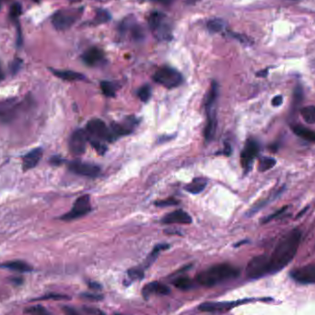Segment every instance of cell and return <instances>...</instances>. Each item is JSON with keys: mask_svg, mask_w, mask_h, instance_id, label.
<instances>
[{"mask_svg": "<svg viewBox=\"0 0 315 315\" xmlns=\"http://www.w3.org/2000/svg\"><path fill=\"white\" fill-rule=\"evenodd\" d=\"M162 221L164 224H174V223L190 224L192 222V217L187 212L184 211L182 209H178L164 216Z\"/></svg>", "mask_w": 315, "mask_h": 315, "instance_id": "9a60e30c", "label": "cell"}, {"mask_svg": "<svg viewBox=\"0 0 315 315\" xmlns=\"http://www.w3.org/2000/svg\"><path fill=\"white\" fill-rule=\"evenodd\" d=\"M174 285L177 288L182 289V290H187L189 288H192V280H191L189 277H182L177 278L176 280H174Z\"/></svg>", "mask_w": 315, "mask_h": 315, "instance_id": "83f0119b", "label": "cell"}, {"mask_svg": "<svg viewBox=\"0 0 315 315\" xmlns=\"http://www.w3.org/2000/svg\"><path fill=\"white\" fill-rule=\"evenodd\" d=\"M283 103V97L282 96H280V95H278V96H276V97H274V99L272 100V105L273 106H275V107H277V106H280Z\"/></svg>", "mask_w": 315, "mask_h": 315, "instance_id": "f35d334b", "label": "cell"}, {"mask_svg": "<svg viewBox=\"0 0 315 315\" xmlns=\"http://www.w3.org/2000/svg\"><path fill=\"white\" fill-rule=\"evenodd\" d=\"M179 201L174 199V198H168V199H165V200H162V201L157 202L155 203V205L158 207H169V206H175V205H178Z\"/></svg>", "mask_w": 315, "mask_h": 315, "instance_id": "e575fe53", "label": "cell"}, {"mask_svg": "<svg viewBox=\"0 0 315 315\" xmlns=\"http://www.w3.org/2000/svg\"><path fill=\"white\" fill-rule=\"evenodd\" d=\"M101 89L106 97H114L116 93V85L110 82H101Z\"/></svg>", "mask_w": 315, "mask_h": 315, "instance_id": "484cf974", "label": "cell"}, {"mask_svg": "<svg viewBox=\"0 0 315 315\" xmlns=\"http://www.w3.org/2000/svg\"><path fill=\"white\" fill-rule=\"evenodd\" d=\"M224 26H225V23L222 20H219V19L210 20L207 22V28L211 33H219L224 29Z\"/></svg>", "mask_w": 315, "mask_h": 315, "instance_id": "f1b7e54d", "label": "cell"}, {"mask_svg": "<svg viewBox=\"0 0 315 315\" xmlns=\"http://www.w3.org/2000/svg\"><path fill=\"white\" fill-rule=\"evenodd\" d=\"M286 208L287 207H284L281 208V209H279L278 211L276 212L275 214H273V215H270V216H268V217H266V219H264V223L268 222V221H270L271 219H274L275 217H277V216H279V215H281L283 212L286 210Z\"/></svg>", "mask_w": 315, "mask_h": 315, "instance_id": "74e56055", "label": "cell"}, {"mask_svg": "<svg viewBox=\"0 0 315 315\" xmlns=\"http://www.w3.org/2000/svg\"><path fill=\"white\" fill-rule=\"evenodd\" d=\"M68 169L74 174L87 176V177H96L101 173V169L98 166L91 163H82V162H72L68 164Z\"/></svg>", "mask_w": 315, "mask_h": 315, "instance_id": "5bb4252c", "label": "cell"}, {"mask_svg": "<svg viewBox=\"0 0 315 315\" xmlns=\"http://www.w3.org/2000/svg\"><path fill=\"white\" fill-rule=\"evenodd\" d=\"M270 273L269 257L262 255L256 256L251 260L246 267V275L249 278H259Z\"/></svg>", "mask_w": 315, "mask_h": 315, "instance_id": "ba28073f", "label": "cell"}, {"mask_svg": "<svg viewBox=\"0 0 315 315\" xmlns=\"http://www.w3.org/2000/svg\"><path fill=\"white\" fill-rule=\"evenodd\" d=\"M276 160L273 159L271 157H264L262 158L259 162V166H258V170L260 172H266L268 170L273 168L275 165H276Z\"/></svg>", "mask_w": 315, "mask_h": 315, "instance_id": "4316f807", "label": "cell"}, {"mask_svg": "<svg viewBox=\"0 0 315 315\" xmlns=\"http://www.w3.org/2000/svg\"><path fill=\"white\" fill-rule=\"evenodd\" d=\"M291 1H296V0H291Z\"/></svg>", "mask_w": 315, "mask_h": 315, "instance_id": "c3c4849f", "label": "cell"}, {"mask_svg": "<svg viewBox=\"0 0 315 315\" xmlns=\"http://www.w3.org/2000/svg\"><path fill=\"white\" fill-rule=\"evenodd\" d=\"M152 1H156V2L162 3V4H164V5H170V4L173 3L174 0H152Z\"/></svg>", "mask_w": 315, "mask_h": 315, "instance_id": "b9f144b4", "label": "cell"}, {"mask_svg": "<svg viewBox=\"0 0 315 315\" xmlns=\"http://www.w3.org/2000/svg\"><path fill=\"white\" fill-rule=\"evenodd\" d=\"M83 8L66 9L55 12L52 18V23L56 30L65 31L72 27L82 17Z\"/></svg>", "mask_w": 315, "mask_h": 315, "instance_id": "5b68a950", "label": "cell"}, {"mask_svg": "<svg viewBox=\"0 0 315 315\" xmlns=\"http://www.w3.org/2000/svg\"><path fill=\"white\" fill-rule=\"evenodd\" d=\"M91 211H92L91 198H90V196L84 195V196H82L76 199L70 211L66 213L65 215H63L61 217V219L66 220V221L76 219V218L87 215L88 213H90Z\"/></svg>", "mask_w": 315, "mask_h": 315, "instance_id": "9c48e42d", "label": "cell"}, {"mask_svg": "<svg viewBox=\"0 0 315 315\" xmlns=\"http://www.w3.org/2000/svg\"><path fill=\"white\" fill-rule=\"evenodd\" d=\"M26 312L28 314L31 315H52L42 305H36V306L30 307L26 310Z\"/></svg>", "mask_w": 315, "mask_h": 315, "instance_id": "1f68e13d", "label": "cell"}, {"mask_svg": "<svg viewBox=\"0 0 315 315\" xmlns=\"http://www.w3.org/2000/svg\"><path fill=\"white\" fill-rule=\"evenodd\" d=\"M169 246L167 245H159L153 249L152 252H151V254L148 256L147 257V261H146V266L148 267L149 266H151V264H152L153 262L155 261L156 259H157L158 256H159V254H160V252L161 251L165 250V249H167Z\"/></svg>", "mask_w": 315, "mask_h": 315, "instance_id": "f546056e", "label": "cell"}, {"mask_svg": "<svg viewBox=\"0 0 315 315\" xmlns=\"http://www.w3.org/2000/svg\"><path fill=\"white\" fill-rule=\"evenodd\" d=\"M0 3H1V0H0Z\"/></svg>", "mask_w": 315, "mask_h": 315, "instance_id": "f907efd6", "label": "cell"}, {"mask_svg": "<svg viewBox=\"0 0 315 315\" xmlns=\"http://www.w3.org/2000/svg\"><path fill=\"white\" fill-rule=\"evenodd\" d=\"M61 162H62V159L60 157H54L52 159V163H53V164H55V165L60 164Z\"/></svg>", "mask_w": 315, "mask_h": 315, "instance_id": "7bdbcfd3", "label": "cell"}, {"mask_svg": "<svg viewBox=\"0 0 315 315\" xmlns=\"http://www.w3.org/2000/svg\"><path fill=\"white\" fill-rule=\"evenodd\" d=\"M207 185V181L204 178H195L191 182L190 184L186 185L185 190L189 192L191 194H199L202 191L206 188Z\"/></svg>", "mask_w": 315, "mask_h": 315, "instance_id": "603a6c76", "label": "cell"}, {"mask_svg": "<svg viewBox=\"0 0 315 315\" xmlns=\"http://www.w3.org/2000/svg\"><path fill=\"white\" fill-rule=\"evenodd\" d=\"M104 54L103 50L98 47H92L88 49L84 54H82L83 62L88 65H97L104 60Z\"/></svg>", "mask_w": 315, "mask_h": 315, "instance_id": "2e32d148", "label": "cell"}, {"mask_svg": "<svg viewBox=\"0 0 315 315\" xmlns=\"http://www.w3.org/2000/svg\"><path fill=\"white\" fill-rule=\"evenodd\" d=\"M63 310H64L65 315H80L77 313V311H76L75 309H73V308H71V307H68V306H64V307H63Z\"/></svg>", "mask_w": 315, "mask_h": 315, "instance_id": "ab89813d", "label": "cell"}, {"mask_svg": "<svg viewBox=\"0 0 315 315\" xmlns=\"http://www.w3.org/2000/svg\"><path fill=\"white\" fill-rule=\"evenodd\" d=\"M291 129L293 131L294 134L301 137L302 139L315 143V131L310 130L309 128L300 125H292Z\"/></svg>", "mask_w": 315, "mask_h": 315, "instance_id": "44dd1931", "label": "cell"}, {"mask_svg": "<svg viewBox=\"0 0 315 315\" xmlns=\"http://www.w3.org/2000/svg\"><path fill=\"white\" fill-rule=\"evenodd\" d=\"M68 299V297H66L65 295H61V294H47L46 296L39 298L38 299Z\"/></svg>", "mask_w": 315, "mask_h": 315, "instance_id": "8d00e7d4", "label": "cell"}, {"mask_svg": "<svg viewBox=\"0 0 315 315\" xmlns=\"http://www.w3.org/2000/svg\"><path fill=\"white\" fill-rule=\"evenodd\" d=\"M153 80L160 85L167 89L178 87L184 81L179 71L169 66H163L158 69L153 75Z\"/></svg>", "mask_w": 315, "mask_h": 315, "instance_id": "52a82bcc", "label": "cell"}, {"mask_svg": "<svg viewBox=\"0 0 315 315\" xmlns=\"http://www.w3.org/2000/svg\"><path fill=\"white\" fill-rule=\"evenodd\" d=\"M83 297H85V298H87V299H96V300L102 299V297H100L99 295H94V294L90 293L83 294Z\"/></svg>", "mask_w": 315, "mask_h": 315, "instance_id": "60d3db41", "label": "cell"}, {"mask_svg": "<svg viewBox=\"0 0 315 315\" xmlns=\"http://www.w3.org/2000/svg\"><path fill=\"white\" fill-rule=\"evenodd\" d=\"M300 238V231L295 228L278 243L272 256L269 257L270 273H277L282 270L285 266L292 261L299 249Z\"/></svg>", "mask_w": 315, "mask_h": 315, "instance_id": "6da1fadb", "label": "cell"}, {"mask_svg": "<svg viewBox=\"0 0 315 315\" xmlns=\"http://www.w3.org/2000/svg\"><path fill=\"white\" fill-rule=\"evenodd\" d=\"M170 288L166 285L160 282H152L147 284L142 292L145 296H147L153 293L167 295L170 293Z\"/></svg>", "mask_w": 315, "mask_h": 315, "instance_id": "d6986e66", "label": "cell"}, {"mask_svg": "<svg viewBox=\"0 0 315 315\" xmlns=\"http://www.w3.org/2000/svg\"><path fill=\"white\" fill-rule=\"evenodd\" d=\"M54 76L62 78L66 82H76V81H82L85 78V76L82 75L78 72L71 70H56V69H51Z\"/></svg>", "mask_w": 315, "mask_h": 315, "instance_id": "ffe728a7", "label": "cell"}, {"mask_svg": "<svg viewBox=\"0 0 315 315\" xmlns=\"http://www.w3.org/2000/svg\"><path fill=\"white\" fill-rule=\"evenodd\" d=\"M189 1H190L191 3H195L197 0H189Z\"/></svg>", "mask_w": 315, "mask_h": 315, "instance_id": "7dc6e473", "label": "cell"}, {"mask_svg": "<svg viewBox=\"0 0 315 315\" xmlns=\"http://www.w3.org/2000/svg\"><path fill=\"white\" fill-rule=\"evenodd\" d=\"M128 275L132 279H141L144 277V272L139 268H134L128 271Z\"/></svg>", "mask_w": 315, "mask_h": 315, "instance_id": "d590c367", "label": "cell"}, {"mask_svg": "<svg viewBox=\"0 0 315 315\" xmlns=\"http://www.w3.org/2000/svg\"><path fill=\"white\" fill-rule=\"evenodd\" d=\"M22 5L20 3H14L11 6V11H10V15L13 21H17L18 18L21 16L22 14Z\"/></svg>", "mask_w": 315, "mask_h": 315, "instance_id": "d6a6232c", "label": "cell"}, {"mask_svg": "<svg viewBox=\"0 0 315 315\" xmlns=\"http://www.w3.org/2000/svg\"><path fill=\"white\" fill-rule=\"evenodd\" d=\"M88 142L89 139L86 130L78 129L75 131L69 138V149L71 152L75 155H81L85 152Z\"/></svg>", "mask_w": 315, "mask_h": 315, "instance_id": "30bf717a", "label": "cell"}, {"mask_svg": "<svg viewBox=\"0 0 315 315\" xmlns=\"http://www.w3.org/2000/svg\"><path fill=\"white\" fill-rule=\"evenodd\" d=\"M0 267L8 268L12 271L22 272V273H27L33 270L30 265L23 261H11L4 263L0 265Z\"/></svg>", "mask_w": 315, "mask_h": 315, "instance_id": "7402d4cb", "label": "cell"}, {"mask_svg": "<svg viewBox=\"0 0 315 315\" xmlns=\"http://www.w3.org/2000/svg\"><path fill=\"white\" fill-rule=\"evenodd\" d=\"M20 104L15 100H5L0 102V121L9 123L15 119L19 114Z\"/></svg>", "mask_w": 315, "mask_h": 315, "instance_id": "7c38bea8", "label": "cell"}, {"mask_svg": "<svg viewBox=\"0 0 315 315\" xmlns=\"http://www.w3.org/2000/svg\"><path fill=\"white\" fill-rule=\"evenodd\" d=\"M90 286H91V288H95V289H99V288H101L100 285H99V284H96V283H90Z\"/></svg>", "mask_w": 315, "mask_h": 315, "instance_id": "ee69618b", "label": "cell"}, {"mask_svg": "<svg viewBox=\"0 0 315 315\" xmlns=\"http://www.w3.org/2000/svg\"><path fill=\"white\" fill-rule=\"evenodd\" d=\"M4 77H5V75H4V72H3V69H2L1 65H0V81L4 80Z\"/></svg>", "mask_w": 315, "mask_h": 315, "instance_id": "bcb514c9", "label": "cell"}, {"mask_svg": "<svg viewBox=\"0 0 315 315\" xmlns=\"http://www.w3.org/2000/svg\"><path fill=\"white\" fill-rule=\"evenodd\" d=\"M86 132L89 140H98L102 142H112L115 140L112 131L103 120H91L88 123Z\"/></svg>", "mask_w": 315, "mask_h": 315, "instance_id": "8992f818", "label": "cell"}, {"mask_svg": "<svg viewBox=\"0 0 315 315\" xmlns=\"http://www.w3.org/2000/svg\"><path fill=\"white\" fill-rule=\"evenodd\" d=\"M267 75V69L266 70L260 71L257 73V76H266Z\"/></svg>", "mask_w": 315, "mask_h": 315, "instance_id": "f6af8a7d", "label": "cell"}, {"mask_svg": "<svg viewBox=\"0 0 315 315\" xmlns=\"http://www.w3.org/2000/svg\"><path fill=\"white\" fill-rule=\"evenodd\" d=\"M239 274L240 271L236 267L228 264H220L201 272L196 279L202 286L213 287L219 283L236 278Z\"/></svg>", "mask_w": 315, "mask_h": 315, "instance_id": "7a4b0ae2", "label": "cell"}, {"mask_svg": "<svg viewBox=\"0 0 315 315\" xmlns=\"http://www.w3.org/2000/svg\"><path fill=\"white\" fill-rule=\"evenodd\" d=\"M148 25L155 38L160 41H170L173 37V26L168 17L163 12H153L148 18Z\"/></svg>", "mask_w": 315, "mask_h": 315, "instance_id": "277c9868", "label": "cell"}, {"mask_svg": "<svg viewBox=\"0 0 315 315\" xmlns=\"http://www.w3.org/2000/svg\"><path fill=\"white\" fill-rule=\"evenodd\" d=\"M218 95V85L217 82H212L210 89L207 93L206 98V112H207V125L204 130V137L206 141H211L216 133L217 128V118H216V110L215 104Z\"/></svg>", "mask_w": 315, "mask_h": 315, "instance_id": "3957f363", "label": "cell"}, {"mask_svg": "<svg viewBox=\"0 0 315 315\" xmlns=\"http://www.w3.org/2000/svg\"><path fill=\"white\" fill-rule=\"evenodd\" d=\"M236 303L233 302H206L199 306V310L207 312H219L229 310Z\"/></svg>", "mask_w": 315, "mask_h": 315, "instance_id": "ac0fdd59", "label": "cell"}, {"mask_svg": "<svg viewBox=\"0 0 315 315\" xmlns=\"http://www.w3.org/2000/svg\"><path fill=\"white\" fill-rule=\"evenodd\" d=\"M137 97L141 100L142 102H147L150 96H151V89L148 85L142 86L138 91H137Z\"/></svg>", "mask_w": 315, "mask_h": 315, "instance_id": "4dcf8cb0", "label": "cell"}, {"mask_svg": "<svg viewBox=\"0 0 315 315\" xmlns=\"http://www.w3.org/2000/svg\"><path fill=\"white\" fill-rule=\"evenodd\" d=\"M89 142L93 145V147L98 151L99 154H104L107 147L104 145V143L102 141H98V140H89Z\"/></svg>", "mask_w": 315, "mask_h": 315, "instance_id": "836d02e7", "label": "cell"}, {"mask_svg": "<svg viewBox=\"0 0 315 315\" xmlns=\"http://www.w3.org/2000/svg\"><path fill=\"white\" fill-rule=\"evenodd\" d=\"M111 20V15L108 11L105 10H98L96 11L95 18L93 20V24L95 25H101L105 22H108Z\"/></svg>", "mask_w": 315, "mask_h": 315, "instance_id": "d4e9b609", "label": "cell"}, {"mask_svg": "<svg viewBox=\"0 0 315 315\" xmlns=\"http://www.w3.org/2000/svg\"><path fill=\"white\" fill-rule=\"evenodd\" d=\"M42 156H43L42 148H35L31 152L27 153L23 158V162H22L23 170L28 171V170L36 167L38 165L39 162L41 161Z\"/></svg>", "mask_w": 315, "mask_h": 315, "instance_id": "e0dca14e", "label": "cell"}, {"mask_svg": "<svg viewBox=\"0 0 315 315\" xmlns=\"http://www.w3.org/2000/svg\"><path fill=\"white\" fill-rule=\"evenodd\" d=\"M290 276L295 281L301 284H314L315 264L301 266L290 273Z\"/></svg>", "mask_w": 315, "mask_h": 315, "instance_id": "4fadbf2b", "label": "cell"}, {"mask_svg": "<svg viewBox=\"0 0 315 315\" xmlns=\"http://www.w3.org/2000/svg\"><path fill=\"white\" fill-rule=\"evenodd\" d=\"M259 152V146L256 140L250 139L246 142L245 148L241 154V163L245 171L247 172L252 166V163L255 161Z\"/></svg>", "mask_w": 315, "mask_h": 315, "instance_id": "8fae6325", "label": "cell"}, {"mask_svg": "<svg viewBox=\"0 0 315 315\" xmlns=\"http://www.w3.org/2000/svg\"><path fill=\"white\" fill-rule=\"evenodd\" d=\"M300 114L306 123L308 124H315V106H306L301 109Z\"/></svg>", "mask_w": 315, "mask_h": 315, "instance_id": "cb8c5ba5", "label": "cell"}, {"mask_svg": "<svg viewBox=\"0 0 315 315\" xmlns=\"http://www.w3.org/2000/svg\"><path fill=\"white\" fill-rule=\"evenodd\" d=\"M34 1H39V0H34Z\"/></svg>", "mask_w": 315, "mask_h": 315, "instance_id": "681fc988", "label": "cell"}]
</instances>
